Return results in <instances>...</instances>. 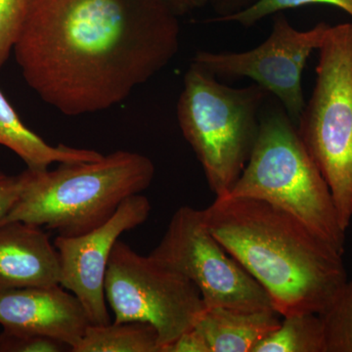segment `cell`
Instances as JSON below:
<instances>
[{
  "mask_svg": "<svg viewBox=\"0 0 352 352\" xmlns=\"http://www.w3.org/2000/svg\"><path fill=\"white\" fill-rule=\"evenodd\" d=\"M178 18L163 0H32L14 54L51 107L69 117L102 112L170 63Z\"/></svg>",
  "mask_w": 352,
  "mask_h": 352,
  "instance_id": "cell-1",
  "label": "cell"
},
{
  "mask_svg": "<svg viewBox=\"0 0 352 352\" xmlns=\"http://www.w3.org/2000/svg\"><path fill=\"white\" fill-rule=\"evenodd\" d=\"M201 210L208 230L281 317L322 314L349 279L344 254L267 201L220 197Z\"/></svg>",
  "mask_w": 352,
  "mask_h": 352,
  "instance_id": "cell-2",
  "label": "cell"
},
{
  "mask_svg": "<svg viewBox=\"0 0 352 352\" xmlns=\"http://www.w3.org/2000/svg\"><path fill=\"white\" fill-rule=\"evenodd\" d=\"M155 171L149 157L129 151L59 164L53 170L27 168L19 199L0 224L23 221L58 236L82 235L108 221L126 199L145 191Z\"/></svg>",
  "mask_w": 352,
  "mask_h": 352,
  "instance_id": "cell-3",
  "label": "cell"
},
{
  "mask_svg": "<svg viewBox=\"0 0 352 352\" xmlns=\"http://www.w3.org/2000/svg\"><path fill=\"white\" fill-rule=\"evenodd\" d=\"M224 197L267 201L344 254L346 231L340 226L328 183L284 108L261 113L251 157Z\"/></svg>",
  "mask_w": 352,
  "mask_h": 352,
  "instance_id": "cell-4",
  "label": "cell"
},
{
  "mask_svg": "<svg viewBox=\"0 0 352 352\" xmlns=\"http://www.w3.org/2000/svg\"><path fill=\"white\" fill-rule=\"evenodd\" d=\"M267 90L254 83L234 88L192 62L177 103L183 136L217 198L226 196L251 157Z\"/></svg>",
  "mask_w": 352,
  "mask_h": 352,
  "instance_id": "cell-5",
  "label": "cell"
},
{
  "mask_svg": "<svg viewBox=\"0 0 352 352\" xmlns=\"http://www.w3.org/2000/svg\"><path fill=\"white\" fill-rule=\"evenodd\" d=\"M316 83L296 126L329 185L344 231L352 219V24L330 25Z\"/></svg>",
  "mask_w": 352,
  "mask_h": 352,
  "instance_id": "cell-6",
  "label": "cell"
},
{
  "mask_svg": "<svg viewBox=\"0 0 352 352\" xmlns=\"http://www.w3.org/2000/svg\"><path fill=\"white\" fill-rule=\"evenodd\" d=\"M105 296L113 322H144L156 329L162 352L193 327L206 308L187 278L120 240L109 259Z\"/></svg>",
  "mask_w": 352,
  "mask_h": 352,
  "instance_id": "cell-7",
  "label": "cell"
},
{
  "mask_svg": "<svg viewBox=\"0 0 352 352\" xmlns=\"http://www.w3.org/2000/svg\"><path fill=\"white\" fill-rule=\"evenodd\" d=\"M149 256L195 285L206 307L275 310L265 289L208 230L201 210L178 208Z\"/></svg>",
  "mask_w": 352,
  "mask_h": 352,
  "instance_id": "cell-8",
  "label": "cell"
},
{
  "mask_svg": "<svg viewBox=\"0 0 352 352\" xmlns=\"http://www.w3.org/2000/svg\"><path fill=\"white\" fill-rule=\"evenodd\" d=\"M329 28L322 22L308 31H298L279 15L270 36L258 47L244 52L198 51L192 62L217 78H251L279 99L296 124L305 106L303 69L312 51L320 47Z\"/></svg>",
  "mask_w": 352,
  "mask_h": 352,
  "instance_id": "cell-9",
  "label": "cell"
},
{
  "mask_svg": "<svg viewBox=\"0 0 352 352\" xmlns=\"http://www.w3.org/2000/svg\"><path fill=\"white\" fill-rule=\"evenodd\" d=\"M147 197L126 199L115 214L94 230L75 236H57L60 285L78 298L92 325L110 323L105 296V277L113 247L122 234L144 223L151 212Z\"/></svg>",
  "mask_w": 352,
  "mask_h": 352,
  "instance_id": "cell-10",
  "label": "cell"
},
{
  "mask_svg": "<svg viewBox=\"0 0 352 352\" xmlns=\"http://www.w3.org/2000/svg\"><path fill=\"white\" fill-rule=\"evenodd\" d=\"M78 298L61 285L0 292V325L75 347L90 325Z\"/></svg>",
  "mask_w": 352,
  "mask_h": 352,
  "instance_id": "cell-11",
  "label": "cell"
},
{
  "mask_svg": "<svg viewBox=\"0 0 352 352\" xmlns=\"http://www.w3.org/2000/svg\"><path fill=\"white\" fill-rule=\"evenodd\" d=\"M59 254L50 234L23 221L0 224V292L60 285Z\"/></svg>",
  "mask_w": 352,
  "mask_h": 352,
  "instance_id": "cell-12",
  "label": "cell"
},
{
  "mask_svg": "<svg viewBox=\"0 0 352 352\" xmlns=\"http://www.w3.org/2000/svg\"><path fill=\"white\" fill-rule=\"evenodd\" d=\"M281 323L275 310L238 311L206 307L190 329L198 352H252Z\"/></svg>",
  "mask_w": 352,
  "mask_h": 352,
  "instance_id": "cell-13",
  "label": "cell"
},
{
  "mask_svg": "<svg viewBox=\"0 0 352 352\" xmlns=\"http://www.w3.org/2000/svg\"><path fill=\"white\" fill-rule=\"evenodd\" d=\"M0 145L18 155L32 170H47L52 164L97 161L104 156L89 149L53 146L25 126L0 90Z\"/></svg>",
  "mask_w": 352,
  "mask_h": 352,
  "instance_id": "cell-14",
  "label": "cell"
},
{
  "mask_svg": "<svg viewBox=\"0 0 352 352\" xmlns=\"http://www.w3.org/2000/svg\"><path fill=\"white\" fill-rule=\"evenodd\" d=\"M71 352H162L156 329L144 322L90 324Z\"/></svg>",
  "mask_w": 352,
  "mask_h": 352,
  "instance_id": "cell-15",
  "label": "cell"
},
{
  "mask_svg": "<svg viewBox=\"0 0 352 352\" xmlns=\"http://www.w3.org/2000/svg\"><path fill=\"white\" fill-rule=\"evenodd\" d=\"M252 352H326L325 333L319 314L282 317L281 323Z\"/></svg>",
  "mask_w": 352,
  "mask_h": 352,
  "instance_id": "cell-16",
  "label": "cell"
},
{
  "mask_svg": "<svg viewBox=\"0 0 352 352\" xmlns=\"http://www.w3.org/2000/svg\"><path fill=\"white\" fill-rule=\"evenodd\" d=\"M325 333L326 352H352V279L319 314Z\"/></svg>",
  "mask_w": 352,
  "mask_h": 352,
  "instance_id": "cell-17",
  "label": "cell"
},
{
  "mask_svg": "<svg viewBox=\"0 0 352 352\" xmlns=\"http://www.w3.org/2000/svg\"><path fill=\"white\" fill-rule=\"evenodd\" d=\"M310 4H326L337 7L352 18V0H258L245 10L224 18L221 22H235L243 27H252L272 14Z\"/></svg>",
  "mask_w": 352,
  "mask_h": 352,
  "instance_id": "cell-18",
  "label": "cell"
},
{
  "mask_svg": "<svg viewBox=\"0 0 352 352\" xmlns=\"http://www.w3.org/2000/svg\"><path fill=\"white\" fill-rule=\"evenodd\" d=\"M32 0H0V69L19 38Z\"/></svg>",
  "mask_w": 352,
  "mask_h": 352,
  "instance_id": "cell-19",
  "label": "cell"
},
{
  "mask_svg": "<svg viewBox=\"0 0 352 352\" xmlns=\"http://www.w3.org/2000/svg\"><path fill=\"white\" fill-rule=\"evenodd\" d=\"M71 347L59 340L41 336L3 330L0 332V352H65Z\"/></svg>",
  "mask_w": 352,
  "mask_h": 352,
  "instance_id": "cell-20",
  "label": "cell"
},
{
  "mask_svg": "<svg viewBox=\"0 0 352 352\" xmlns=\"http://www.w3.org/2000/svg\"><path fill=\"white\" fill-rule=\"evenodd\" d=\"M24 185L23 173L10 175L0 171V222L12 210Z\"/></svg>",
  "mask_w": 352,
  "mask_h": 352,
  "instance_id": "cell-21",
  "label": "cell"
},
{
  "mask_svg": "<svg viewBox=\"0 0 352 352\" xmlns=\"http://www.w3.org/2000/svg\"><path fill=\"white\" fill-rule=\"evenodd\" d=\"M256 1L258 0H208V3L212 6L215 13L219 15L215 19L210 20V22H221L224 18L245 10Z\"/></svg>",
  "mask_w": 352,
  "mask_h": 352,
  "instance_id": "cell-22",
  "label": "cell"
},
{
  "mask_svg": "<svg viewBox=\"0 0 352 352\" xmlns=\"http://www.w3.org/2000/svg\"><path fill=\"white\" fill-rule=\"evenodd\" d=\"M163 1L178 17L200 9L208 3V0H163Z\"/></svg>",
  "mask_w": 352,
  "mask_h": 352,
  "instance_id": "cell-23",
  "label": "cell"
}]
</instances>
